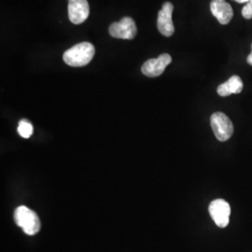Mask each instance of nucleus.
Wrapping results in <instances>:
<instances>
[{"label":"nucleus","mask_w":252,"mask_h":252,"mask_svg":"<svg viewBox=\"0 0 252 252\" xmlns=\"http://www.w3.org/2000/svg\"><path fill=\"white\" fill-rule=\"evenodd\" d=\"M95 54L94 45L90 42H81L64 52V63L70 66L80 67L90 63Z\"/></svg>","instance_id":"f257e3e1"},{"label":"nucleus","mask_w":252,"mask_h":252,"mask_svg":"<svg viewBox=\"0 0 252 252\" xmlns=\"http://www.w3.org/2000/svg\"><path fill=\"white\" fill-rule=\"evenodd\" d=\"M14 221L28 235L37 234L40 230V220L36 212L26 206L17 207L14 211Z\"/></svg>","instance_id":"f03ea898"},{"label":"nucleus","mask_w":252,"mask_h":252,"mask_svg":"<svg viewBox=\"0 0 252 252\" xmlns=\"http://www.w3.org/2000/svg\"><path fill=\"white\" fill-rule=\"evenodd\" d=\"M210 125L218 140L224 142L234 134V125L222 112H215L210 118Z\"/></svg>","instance_id":"7ed1b4c3"},{"label":"nucleus","mask_w":252,"mask_h":252,"mask_svg":"<svg viewBox=\"0 0 252 252\" xmlns=\"http://www.w3.org/2000/svg\"><path fill=\"white\" fill-rule=\"evenodd\" d=\"M209 214L220 228H225L230 222L231 207L223 199H216L212 201L208 207Z\"/></svg>","instance_id":"20e7f679"},{"label":"nucleus","mask_w":252,"mask_h":252,"mask_svg":"<svg viewBox=\"0 0 252 252\" xmlns=\"http://www.w3.org/2000/svg\"><path fill=\"white\" fill-rule=\"evenodd\" d=\"M110 36L115 38L122 39H133L137 33L134 19L131 17H124L120 22H115L110 25L108 28Z\"/></svg>","instance_id":"39448f33"},{"label":"nucleus","mask_w":252,"mask_h":252,"mask_svg":"<svg viewBox=\"0 0 252 252\" xmlns=\"http://www.w3.org/2000/svg\"><path fill=\"white\" fill-rule=\"evenodd\" d=\"M171 62L172 57L169 54H162L157 58L149 59L146 61L141 66V71L147 77L155 78L161 76L165 70L166 66Z\"/></svg>","instance_id":"423d86ee"},{"label":"nucleus","mask_w":252,"mask_h":252,"mask_svg":"<svg viewBox=\"0 0 252 252\" xmlns=\"http://www.w3.org/2000/svg\"><path fill=\"white\" fill-rule=\"evenodd\" d=\"M173 9L174 6L171 2H165L158 13L157 27L162 36H171L175 32V27L172 21Z\"/></svg>","instance_id":"0eeeda50"},{"label":"nucleus","mask_w":252,"mask_h":252,"mask_svg":"<svg viewBox=\"0 0 252 252\" xmlns=\"http://www.w3.org/2000/svg\"><path fill=\"white\" fill-rule=\"evenodd\" d=\"M90 13V8L87 0H69L68 2V18L75 25H81L85 22Z\"/></svg>","instance_id":"6e6552de"},{"label":"nucleus","mask_w":252,"mask_h":252,"mask_svg":"<svg viewBox=\"0 0 252 252\" xmlns=\"http://www.w3.org/2000/svg\"><path fill=\"white\" fill-rule=\"evenodd\" d=\"M210 10L220 25H227L234 16V10L225 0H212Z\"/></svg>","instance_id":"1a4fd4ad"},{"label":"nucleus","mask_w":252,"mask_h":252,"mask_svg":"<svg viewBox=\"0 0 252 252\" xmlns=\"http://www.w3.org/2000/svg\"><path fill=\"white\" fill-rule=\"evenodd\" d=\"M243 90V81L238 76H232L228 81L220 84L217 92L220 96H229L233 94H240Z\"/></svg>","instance_id":"9d476101"},{"label":"nucleus","mask_w":252,"mask_h":252,"mask_svg":"<svg viewBox=\"0 0 252 252\" xmlns=\"http://www.w3.org/2000/svg\"><path fill=\"white\" fill-rule=\"evenodd\" d=\"M18 133L24 138H29L33 134V126L28 120H21L19 123Z\"/></svg>","instance_id":"9b49d317"},{"label":"nucleus","mask_w":252,"mask_h":252,"mask_svg":"<svg viewBox=\"0 0 252 252\" xmlns=\"http://www.w3.org/2000/svg\"><path fill=\"white\" fill-rule=\"evenodd\" d=\"M242 15L244 18L247 20L252 19V0L245 5V7L242 9Z\"/></svg>","instance_id":"f8f14e48"},{"label":"nucleus","mask_w":252,"mask_h":252,"mask_svg":"<svg viewBox=\"0 0 252 252\" xmlns=\"http://www.w3.org/2000/svg\"><path fill=\"white\" fill-rule=\"evenodd\" d=\"M247 62H248L249 64L252 65V54H250V55L248 56V58H247Z\"/></svg>","instance_id":"ddd939ff"},{"label":"nucleus","mask_w":252,"mask_h":252,"mask_svg":"<svg viewBox=\"0 0 252 252\" xmlns=\"http://www.w3.org/2000/svg\"><path fill=\"white\" fill-rule=\"evenodd\" d=\"M234 1L237 2V3H248V2H250L252 0H234Z\"/></svg>","instance_id":"4468645a"},{"label":"nucleus","mask_w":252,"mask_h":252,"mask_svg":"<svg viewBox=\"0 0 252 252\" xmlns=\"http://www.w3.org/2000/svg\"></svg>","instance_id":"2eb2a0df"}]
</instances>
